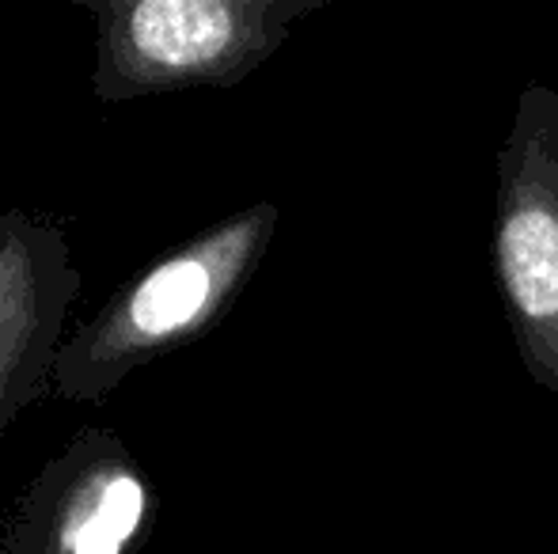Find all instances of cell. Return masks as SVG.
Here are the masks:
<instances>
[{"label":"cell","mask_w":558,"mask_h":554,"mask_svg":"<svg viewBox=\"0 0 558 554\" xmlns=\"http://www.w3.org/2000/svg\"><path fill=\"white\" fill-rule=\"evenodd\" d=\"M274 229L278 206L258 201L137 270L65 338L53 365V395L104 403L130 372L206 338L255 278Z\"/></svg>","instance_id":"1"},{"label":"cell","mask_w":558,"mask_h":554,"mask_svg":"<svg viewBox=\"0 0 558 554\" xmlns=\"http://www.w3.org/2000/svg\"><path fill=\"white\" fill-rule=\"evenodd\" d=\"M324 0H88L99 103L235 88Z\"/></svg>","instance_id":"2"},{"label":"cell","mask_w":558,"mask_h":554,"mask_svg":"<svg viewBox=\"0 0 558 554\" xmlns=\"http://www.w3.org/2000/svg\"><path fill=\"white\" fill-rule=\"evenodd\" d=\"M494 259L524 369L558 399V91L529 84L498 152Z\"/></svg>","instance_id":"3"},{"label":"cell","mask_w":558,"mask_h":554,"mask_svg":"<svg viewBox=\"0 0 558 554\" xmlns=\"http://www.w3.org/2000/svg\"><path fill=\"white\" fill-rule=\"evenodd\" d=\"M156 520V490L130 444L88 426L27 482L0 554H133Z\"/></svg>","instance_id":"4"},{"label":"cell","mask_w":558,"mask_h":554,"mask_svg":"<svg viewBox=\"0 0 558 554\" xmlns=\"http://www.w3.org/2000/svg\"><path fill=\"white\" fill-rule=\"evenodd\" d=\"M84 293L73 247L50 217L0 213V436L31 403L53 395V365Z\"/></svg>","instance_id":"5"}]
</instances>
